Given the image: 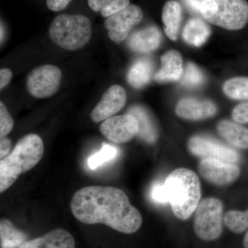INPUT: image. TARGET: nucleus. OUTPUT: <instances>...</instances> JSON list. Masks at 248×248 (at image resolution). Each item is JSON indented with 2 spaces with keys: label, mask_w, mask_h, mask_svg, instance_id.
I'll list each match as a JSON object with an SVG mask.
<instances>
[{
  "label": "nucleus",
  "mask_w": 248,
  "mask_h": 248,
  "mask_svg": "<svg viewBox=\"0 0 248 248\" xmlns=\"http://www.w3.org/2000/svg\"><path fill=\"white\" fill-rule=\"evenodd\" d=\"M225 226L236 234H241L248 230V210L242 212L230 210L223 218Z\"/></svg>",
  "instance_id": "25"
},
{
  "label": "nucleus",
  "mask_w": 248,
  "mask_h": 248,
  "mask_svg": "<svg viewBox=\"0 0 248 248\" xmlns=\"http://www.w3.org/2000/svg\"><path fill=\"white\" fill-rule=\"evenodd\" d=\"M205 78L202 71L194 63L189 62L182 76V84L189 89H196L203 84Z\"/></svg>",
  "instance_id": "26"
},
{
  "label": "nucleus",
  "mask_w": 248,
  "mask_h": 248,
  "mask_svg": "<svg viewBox=\"0 0 248 248\" xmlns=\"http://www.w3.org/2000/svg\"><path fill=\"white\" fill-rule=\"evenodd\" d=\"M0 236L1 248H18L27 241V235L7 218H1L0 221Z\"/></svg>",
  "instance_id": "22"
},
{
  "label": "nucleus",
  "mask_w": 248,
  "mask_h": 248,
  "mask_svg": "<svg viewBox=\"0 0 248 248\" xmlns=\"http://www.w3.org/2000/svg\"><path fill=\"white\" fill-rule=\"evenodd\" d=\"M117 151L115 148L104 143L100 151L92 155L88 161L90 169L95 170L99 166L105 164L108 161L113 159L117 155Z\"/></svg>",
  "instance_id": "27"
},
{
  "label": "nucleus",
  "mask_w": 248,
  "mask_h": 248,
  "mask_svg": "<svg viewBox=\"0 0 248 248\" xmlns=\"http://www.w3.org/2000/svg\"><path fill=\"white\" fill-rule=\"evenodd\" d=\"M223 205L221 200L210 197L200 202L195 210L194 231L200 239L213 241L223 232Z\"/></svg>",
  "instance_id": "6"
},
{
  "label": "nucleus",
  "mask_w": 248,
  "mask_h": 248,
  "mask_svg": "<svg viewBox=\"0 0 248 248\" xmlns=\"http://www.w3.org/2000/svg\"><path fill=\"white\" fill-rule=\"evenodd\" d=\"M218 133L232 146L248 149V129L237 122L222 120L217 125Z\"/></svg>",
  "instance_id": "17"
},
{
  "label": "nucleus",
  "mask_w": 248,
  "mask_h": 248,
  "mask_svg": "<svg viewBox=\"0 0 248 248\" xmlns=\"http://www.w3.org/2000/svg\"><path fill=\"white\" fill-rule=\"evenodd\" d=\"M161 67L154 76L158 83L177 81L184 73L183 60L180 53L176 50H170L161 57Z\"/></svg>",
  "instance_id": "16"
},
{
  "label": "nucleus",
  "mask_w": 248,
  "mask_h": 248,
  "mask_svg": "<svg viewBox=\"0 0 248 248\" xmlns=\"http://www.w3.org/2000/svg\"><path fill=\"white\" fill-rule=\"evenodd\" d=\"M162 35L161 31L154 26L134 32L128 40V45L131 50L138 53H150L159 48Z\"/></svg>",
  "instance_id": "15"
},
{
  "label": "nucleus",
  "mask_w": 248,
  "mask_h": 248,
  "mask_svg": "<svg viewBox=\"0 0 248 248\" xmlns=\"http://www.w3.org/2000/svg\"><path fill=\"white\" fill-rule=\"evenodd\" d=\"M18 248H76V241L69 232L56 228L44 236L26 241Z\"/></svg>",
  "instance_id": "14"
},
{
  "label": "nucleus",
  "mask_w": 248,
  "mask_h": 248,
  "mask_svg": "<svg viewBox=\"0 0 248 248\" xmlns=\"http://www.w3.org/2000/svg\"><path fill=\"white\" fill-rule=\"evenodd\" d=\"M210 32V28L205 21L193 17L186 23L183 31V39L188 45L200 47L208 40Z\"/></svg>",
  "instance_id": "20"
},
{
  "label": "nucleus",
  "mask_w": 248,
  "mask_h": 248,
  "mask_svg": "<svg viewBox=\"0 0 248 248\" xmlns=\"http://www.w3.org/2000/svg\"><path fill=\"white\" fill-rule=\"evenodd\" d=\"M143 17L141 8L134 4L108 17L104 25L109 38L119 45L128 37L132 29L141 22Z\"/></svg>",
  "instance_id": "9"
},
{
  "label": "nucleus",
  "mask_w": 248,
  "mask_h": 248,
  "mask_svg": "<svg viewBox=\"0 0 248 248\" xmlns=\"http://www.w3.org/2000/svg\"><path fill=\"white\" fill-rule=\"evenodd\" d=\"M72 0H46V6L50 11L58 12L65 9Z\"/></svg>",
  "instance_id": "31"
},
{
  "label": "nucleus",
  "mask_w": 248,
  "mask_h": 248,
  "mask_svg": "<svg viewBox=\"0 0 248 248\" xmlns=\"http://www.w3.org/2000/svg\"><path fill=\"white\" fill-rule=\"evenodd\" d=\"M14 126L12 117L2 102H0V138L7 136Z\"/></svg>",
  "instance_id": "28"
},
{
  "label": "nucleus",
  "mask_w": 248,
  "mask_h": 248,
  "mask_svg": "<svg viewBox=\"0 0 248 248\" xmlns=\"http://www.w3.org/2000/svg\"><path fill=\"white\" fill-rule=\"evenodd\" d=\"M152 198L156 203H166L169 202L164 184L156 183L155 184L152 190Z\"/></svg>",
  "instance_id": "30"
},
{
  "label": "nucleus",
  "mask_w": 248,
  "mask_h": 248,
  "mask_svg": "<svg viewBox=\"0 0 248 248\" xmlns=\"http://www.w3.org/2000/svg\"><path fill=\"white\" fill-rule=\"evenodd\" d=\"M201 15L214 25L240 30L248 23V3L246 0H203Z\"/></svg>",
  "instance_id": "5"
},
{
  "label": "nucleus",
  "mask_w": 248,
  "mask_h": 248,
  "mask_svg": "<svg viewBox=\"0 0 248 248\" xmlns=\"http://www.w3.org/2000/svg\"><path fill=\"white\" fill-rule=\"evenodd\" d=\"M182 20V9L179 3L174 0L166 2L163 8L162 21L165 33L171 40H177Z\"/></svg>",
  "instance_id": "19"
},
{
  "label": "nucleus",
  "mask_w": 248,
  "mask_h": 248,
  "mask_svg": "<svg viewBox=\"0 0 248 248\" xmlns=\"http://www.w3.org/2000/svg\"><path fill=\"white\" fill-rule=\"evenodd\" d=\"M153 73V65L151 60L141 58L137 60L129 70L127 80L135 89H141L151 81Z\"/></svg>",
  "instance_id": "21"
},
{
  "label": "nucleus",
  "mask_w": 248,
  "mask_h": 248,
  "mask_svg": "<svg viewBox=\"0 0 248 248\" xmlns=\"http://www.w3.org/2000/svg\"><path fill=\"white\" fill-rule=\"evenodd\" d=\"M11 141L6 137L0 139V159H3L10 154L11 149Z\"/></svg>",
  "instance_id": "33"
},
{
  "label": "nucleus",
  "mask_w": 248,
  "mask_h": 248,
  "mask_svg": "<svg viewBox=\"0 0 248 248\" xmlns=\"http://www.w3.org/2000/svg\"><path fill=\"white\" fill-rule=\"evenodd\" d=\"M101 133L115 143H126L139 133L138 120L130 114L113 116L104 121L99 127Z\"/></svg>",
  "instance_id": "10"
},
{
  "label": "nucleus",
  "mask_w": 248,
  "mask_h": 248,
  "mask_svg": "<svg viewBox=\"0 0 248 248\" xmlns=\"http://www.w3.org/2000/svg\"><path fill=\"white\" fill-rule=\"evenodd\" d=\"M13 78V73L9 68L0 70V89L3 90L9 84Z\"/></svg>",
  "instance_id": "32"
},
{
  "label": "nucleus",
  "mask_w": 248,
  "mask_h": 248,
  "mask_svg": "<svg viewBox=\"0 0 248 248\" xmlns=\"http://www.w3.org/2000/svg\"><path fill=\"white\" fill-rule=\"evenodd\" d=\"M44 153L45 146L39 135L30 134L21 139L13 151L0 161V192L8 190L21 174L35 167Z\"/></svg>",
  "instance_id": "3"
},
{
  "label": "nucleus",
  "mask_w": 248,
  "mask_h": 248,
  "mask_svg": "<svg viewBox=\"0 0 248 248\" xmlns=\"http://www.w3.org/2000/svg\"><path fill=\"white\" fill-rule=\"evenodd\" d=\"M244 248H248V230L246 232V235L244 236Z\"/></svg>",
  "instance_id": "35"
},
{
  "label": "nucleus",
  "mask_w": 248,
  "mask_h": 248,
  "mask_svg": "<svg viewBox=\"0 0 248 248\" xmlns=\"http://www.w3.org/2000/svg\"><path fill=\"white\" fill-rule=\"evenodd\" d=\"M176 113L181 118L187 120H202L216 115L217 107L210 100H200L187 97L181 99L176 107Z\"/></svg>",
  "instance_id": "13"
},
{
  "label": "nucleus",
  "mask_w": 248,
  "mask_h": 248,
  "mask_svg": "<svg viewBox=\"0 0 248 248\" xmlns=\"http://www.w3.org/2000/svg\"><path fill=\"white\" fill-rule=\"evenodd\" d=\"M223 92L234 100H248V78H234L223 85Z\"/></svg>",
  "instance_id": "24"
},
{
  "label": "nucleus",
  "mask_w": 248,
  "mask_h": 248,
  "mask_svg": "<svg viewBox=\"0 0 248 248\" xmlns=\"http://www.w3.org/2000/svg\"><path fill=\"white\" fill-rule=\"evenodd\" d=\"M174 216L187 220L195 213L202 197L200 178L194 171L180 168L170 173L164 182Z\"/></svg>",
  "instance_id": "2"
},
{
  "label": "nucleus",
  "mask_w": 248,
  "mask_h": 248,
  "mask_svg": "<svg viewBox=\"0 0 248 248\" xmlns=\"http://www.w3.org/2000/svg\"><path fill=\"white\" fill-rule=\"evenodd\" d=\"M232 117L239 124H248V102L241 103L233 109Z\"/></svg>",
  "instance_id": "29"
},
{
  "label": "nucleus",
  "mask_w": 248,
  "mask_h": 248,
  "mask_svg": "<svg viewBox=\"0 0 248 248\" xmlns=\"http://www.w3.org/2000/svg\"><path fill=\"white\" fill-rule=\"evenodd\" d=\"M187 7L193 12L201 14L202 1L203 0H184Z\"/></svg>",
  "instance_id": "34"
},
{
  "label": "nucleus",
  "mask_w": 248,
  "mask_h": 248,
  "mask_svg": "<svg viewBox=\"0 0 248 248\" xmlns=\"http://www.w3.org/2000/svg\"><path fill=\"white\" fill-rule=\"evenodd\" d=\"M73 216L85 224H104L130 234L141 228L143 218L123 190L112 186H90L75 192L71 201Z\"/></svg>",
  "instance_id": "1"
},
{
  "label": "nucleus",
  "mask_w": 248,
  "mask_h": 248,
  "mask_svg": "<svg viewBox=\"0 0 248 248\" xmlns=\"http://www.w3.org/2000/svg\"><path fill=\"white\" fill-rule=\"evenodd\" d=\"M88 4L94 12L109 17L130 6V0H88Z\"/></svg>",
  "instance_id": "23"
},
{
  "label": "nucleus",
  "mask_w": 248,
  "mask_h": 248,
  "mask_svg": "<svg viewBox=\"0 0 248 248\" xmlns=\"http://www.w3.org/2000/svg\"><path fill=\"white\" fill-rule=\"evenodd\" d=\"M48 33L55 45L64 50L73 51L87 45L92 35V27L86 16L62 14L53 19Z\"/></svg>",
  "instance_id": "4"
},
{
  "label": "nucleus",
  "mask_w": 248,
  "mask_h": 248,
  "mask_svg": "<svg viewBox=\"0 0 248 248\" xmlns=\"http://www.w3.org/2000/svg\"><path fill=\"white\" fill-rule=\"evenodd\" d=\"M128 113L138 120L140 138L148 143H155L158 138L157 129L148 111L145 108L137 105L130 108Z\"/></svg>",
  "instance_id": "18"
},
{
  "label": "nucleus",
  "mask_w": 248,
  "mask_h": 248,
  "mask_svg": "<svg viewBox=\"0 0 248 248\" xmlns=\"http://www.w3.org/2000/svg\"><path fill=\"white\" fill-rule=\"evenodd\" d=\"M199 171L205 180L218 186L229 185L234 182L241 174V170L236 164L212 158L201 160Z\"/></svg>",
  "instance_id": "11"
},
{
  "label": "nucleus",
  "mask_w": 248,
  "mask_h": 248,
  "mask_svg": "<svg viewBox=\"0 0 248 248\" xmlns=\"http://www.w3.org/2000/svg\"><path fill=\"white\" fill-rule=\"evenodd\" d=\"M62 77L61 70L54 65L37 67L27 77L28 91L36 98L51 97L60 89Z\"/></svg>",
  "instance_id": "8"
},
{
  "label": "nucleus",
  "mask_w": 248,
  "mask_h": 248,
  "mask_svg": "<svg viewBox=\"0 0 248 248\" xmlns=\"http://www.w3.org/2000/svg\"><path fill=\"white\" fill-rule=\"evenodd\" d=\"M126 103V93L122 86L113 85L103 94L91 113V118L94 123L104 122L113 117L122 110Z\"/></svg>",
  "instance_id": "12"
},
{
  "label": "nucleus",
  "mask_w": 248,
  "mask_h": 248,
  "mask_svg": "<svg viewBox=\"0 0 248 248\" xmlns=\"http://www.w3.org/2000/svg\"><path fill=\"white\" fill-rule=\"evenodd\" d=\"M187 148L191 155L202 159L212 158L233 164L241 159L237 151L205 135H195L189 139Z\"/></svg>",
  "instance_id": "7"
}]
</instances>
